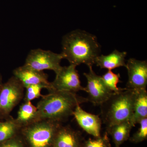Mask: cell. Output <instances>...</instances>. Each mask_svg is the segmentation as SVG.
<instances>
[{
  "instance_id": "obj_23",
  "label": "cell",
  "mask_w": 147,
  "mask_h": 147,
  "mask_svg": "<svg viewBox=\"0 0 147 147\" xmlns=\"http://www.w3.org/2000/svg\"><path fill=\"white\" fill-rule=\"evenodd\" d=\"M3 84V83L2 77L1 75L0 74V91H1V89L2 87Z\"/></svg>"
},
{
  "instance_id": "obj_9",
  "label": "cell",
  "mask_w": 147,
  "mask_h": 147,
  "mask_svg": "<svg viewBox=\"0 0 147 147\" xmlns=\"http://www.w3.org/2000/svg\"><path fill=\"white\" fill-rule=\"evenodd\" d=\"M128 81L126 88L138 90L146 89L147 86V62L130 58L126 63Z\"/></svg>"
},
{
  "instance_id": "obj_4",
  "label": "cell",
  "mask_w": 147,
  "mask_h": 147,
  "mask_svg": "<svg viewBox=\"0 0 147 147\" xmlns=\"http://www.w3.org/2000/svg\"><path fill=\"white\" fill-rule=\"evenodd\" d=\"M61 125V123L55 121H38L22 127L20 134L28 147H52Z\"/></svg>"
},
{
  "instance_id": "obj_5",
  "label": "cell",
  "mask_w": 147,
  "mask_h": 147,
  "mask_svg": "<svg viewBox=\"0 0 147 147\" xmlns=\"http://www.w3.org/2000/svg\"><path fill=\"white\" fill-rule=\"evenodd\" d=\"M25 88L15 76H13L3 84L0 91V119L11 116L12 110L23 99Z\"/></svg>"
},
{
  "instance_id": "obj_20",
  "label": "cell",
  "mask_w": 147,
  "mask_h": 147,
  "mask_svg": "<svg viewBox=\"0 0 147 147\" xmlns=\"http://www.w3.org/2000/svg\"><path fill=\"white\" fill-rule=\"evenodd\" d=\"M139 124L138 130L129 138L130 142L134 144L141 143L147 138V118L142 119Z\"/></svg>"
},
{
  "instance_id": "obj_7",
  "label": "cell",
  "mask_w": 147,
  "mask_h": 147,
  "mask_svg": "<svg viewBox=\"0 0 147 147\" xmlns=\"http://www.w3.org/2000/svg\"><path fill=\"white\" fill-rule=\"evenodd\" d=\"M76 66L70 64L62 66L53 82H50V88L48 91H59L76 93L80 91L85 92V88L81 84Z\"/></svg>"
},
{
  "instance_id": "obj_13",
  "label": "cell",
  "mask_w": 147,
  "mask_h": 147,
  "mask_svg": "<svg viewBox=\"0 0 147 147\" xmlns=\"http://www.w3.org/2000/svg\"><path fill=\"white\" fill-rule=\"evenodd\" d=\"M127 55L126 52H120L115 50L109 55L98 56L95 60L94 64L101 69H105L108 70H112L121 67H126Z\"/></svg>"
},
{
  "instance_id": "obj_12",
  "label": "cell",
  "mask_w": 147,
  "mask_h": 147,
  "mask_svg": "<svg viewBox=\"0 0 147 147\" xmlns=\"http://www.w3.org/2000/svg\"><path fill=\"white\" fill-rule=\"evenodd\" d=\"M84 142L79 131L62 125L55 135L52 147H84Z\"/></svg>"
},
{
  "instance_id": "obj_21",
  "label": "cell",
  "mask_w": 147,
  "mask_h": 147,
  "mask_svg": "<svg viewBox=\"0 0 147 147\" xmlns=\"http://www.w3.org/2000/svg\"><path fill=\"white\" fill-rule=\"evenodd\" d=\"M84 147H111L108 133L106 132L102 137L100 136L84 141Z\"/></svg>"
},
{
  "instance_id": "obj_11",
  "label": "cell",
  "mask_w": 147,
  "mask_h": 147,
  "mask_svg": "<svg viewBox=\"0 0 147 147\" xmlns=\"http://www.w3.org/2000/svg\"><path fill=\"white\" fill-rule=\"evenodd\" d=\"M13 73V76L21 82L25 88L30 85L40 84L45 86L48 91L50 90L48 75L43 71L36 70L24 64L15 69Z\"/></svg>"
},
{
  "instance_id": "obj_6",
  "label": "cell",
  "mask_w": 147,
  "mask_h": 147,
  "mask_svg": "<svg viewBox=\"0 0 147 147\" xmlns=\"http://www.w3.org/2000/svg\"><path fill=\"white\" fill-rule=\"evenodd\" d=\"M63 59L61 53L57 54L50 50L34 49L28 54L24 65L38 71L52 70L56 74L61 68V63Z\"/></svg>"
},
{
  "instance_id": "obj_1",
  "label": "cell",
  "mask_w": 147,
  "mask_h": 147,
  "mask_svg": "<svg viewBox=\"0 0 147 147\" xmlns=\"http://www.w3.org/2000/svg\"><path fill=\"white\" fill-rule=\"evenodd\" d=\"M88 101L76 93L53 91L42 95L36 105V121L51 120L61 123L73 115L78 105Z\"/></svg>"
},
{
  "instance_id": "obj_18",
  "label": "cell",
  "mask_w": 147,
  "mask_h": 147,
  "mask_svg": "<svg viewBox=\"0 0 147 147\" xmlns=\"http://www.w3.org/2000/svg\"><path fill=\"white\" fill-rule=\"evenodd\" d=\"M101 77L106 86L113 92H117L123 89L117 86L118 84L121 82L119 74L114 73L112 70H108Z\"/></svg>"
},
{
  "instance_id": "obj_19",
  "label": "cell",
  "mask_w": 147,
  "mask_h": 147,
  "mask_svg": "<svg viewBox=\"0 0 147 147\" xmlns=\"http://www.w3.org/2000/svg\"><path fill=\"white\" fill-rule=\"evenodd\" d=\"M42 89H46V87L40 84L30 85L26 87V92L23 98L24 101H32L34 99L42 97V95L41 92Z\"/></svg>"
},
{
  "instance_id": "obj_2",
  "label": "cell",
  "mask_w": 147,
  "mask_h": 147,
  "mask_svg": "<svg viewBox=\"0 0 147 147\" xmlns=\"http://www.w3.org/2000/svg\"><path fill=\"white\" fill-rule=\"evenodd\" d=\"M62 45L64 59L76 66L82 64L92 66L100 53L96 37L82 30H75L65 35Z\"/></svg>"
},
{
  "instance_id": "obj_10",
  "label": "cell",
  "mask_w": 147,
  "mask_h": 147,
  "mask_svg": "<svg viewBox=\"0 0 147 147\" xmlns=\"http://www.w3.org/2000/svg\"><path fill=\"white\" fill-rule=\"evenodd\" d=\"M72 115L79 126L86 133L94 137H100L102 121L98 115L88 113L79 105L75 108Z\"/></svg>"
},
{
  "instance_id": "obj_17",
  "label": "cell",
  "mask_w": 147,
  "mask_h": 147,
  "mask_svg": "<svg viewBox=\"0 0 147 147\" xmlns=\"http://www.w3.org/2000/svg\"><path fill=\"white\" fill-rule=\"evenodd\" d=\"M22 127L12 116L0 121V144L20 134Z\"/></svg>"
},
{
  "instance_id": "obj_14",
  "label": "cell",
  "mask_w": 147,
  "mask_h": 147,
  "mask_svg": "<svg viewBox=\"0 0 147 147\" xmlns=\"http://www.w3.org/2000/svg\"><path fill=\"white\" fill-rule=\"evenodd\" d=\"M133 114L130 122L133 127L143 119L147 118V92L146 89L135 90Z\"/></svg>"
},
{
  "instance_id": "obj_3",
  "label": "cell",
  "mask_w": 147,
  "mask_h": 147,
  "mask_svg": "<svg viewBox=\"0 0 147 147\" xmlns=\"http://www.w3.org/2000/svg\"><path fill=\"white\" fill-rule=\"evenodd\" d=\"M135 95V90L123 88L119 92H113L100 105L101 119L106 127L130 121L133 114Z\"/></svg>"
},
{
  "instance_id": "obj_15",
  "label": "cell",
  "mask_w": 147,
  "mask_h": 147,
  "mask_svg": "<svg viewBox=\"0 0 147 147\" xmlns=\"http://www.w3.org/2000/svg\"><path fill=\"white\" fill-rule=\"evenodd\" d=\"M133 127L130 121H127L107 127V132L111 135L115 147L121 145L129 139Z\"/></svg>"
},
{
  "instance_id": "obj_16",
  "label": "cell",
  "mask_w": 147,
  "mask_h": 147,
  "mask_svg": "<svg viewBox=\"0 0 147 147\" xmlns=\"http://www.w3.org/2000/svg\"><path fill=\"white\" fill-rule=\"evenodd\" d=\"M37 109L31 101H24L18 109L16 121L22 127L36 121Z\"/></svg>"
},
{
  "instance_id": "obj_8",
  "label": "cell",
  "mask_w": 147,
  "mask_h": 147,
  "mask_svg": "<svg viewBox=\"0 0 147 147\" xmlns=\"http://www.w3.org/2000/svg\"><path fill=\"white\" fill-rule=\"evenodd\" d=\"M88 73H84L87 79L86 87L85 92L88 94V100L94 105H100L110 97L113 92L106 86L101 76L96 74L92 69V66L88 67Z\"/></svg>"
},
{
  "instance_id": "obj_22",
  "label": "cell",
  "mask_w": 147,
  "mask_h": 147,
  "mask_svg": "<svg viewBox=\"0 0 147 147\" xmlns=\"http://www.w3.org/2000/svg\"><path fill=\"white\" fill-rule=\"evenodd\" d=\"M19 134L1 143L0 147H25V142L21 136H19Z\"/></svg>"
}]
</instances>
